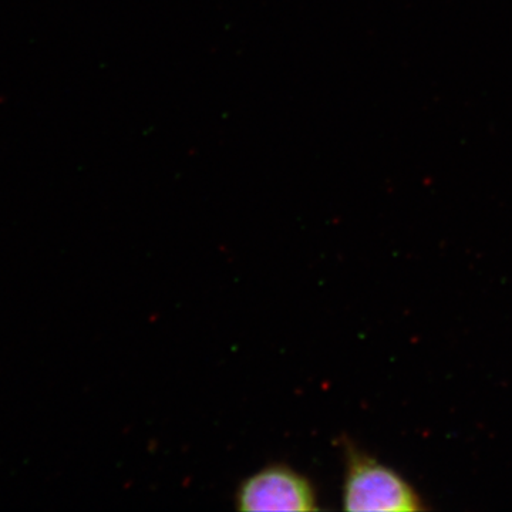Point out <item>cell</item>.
I'll return each mask as SVG.
<instances>
[{
  "instance_id": "2",
  "label": "cell",
  "mask_w": 512,
  "mask_h": 512,
  "mask_svg": "<svg viewBox=\"0 0 512 512\" xmlns=\"http://www.w3.org/2000/svg\"><path fill=\"white\" fill-rule=\"evenodd\" d=\"M239 511H318L315 488L308 478L285 464H272L239 485Z\"/></svg>"
},
{
  "instance_id": "1",
  "label": "cell",
  "mask_w": 512,
  "mask_h": 512,
  "mask_svg": "<svg viewBox=\"0 0 512 512\" xmlns=\"http://www.w3.org/2000/svg\"><path fill=\"white\" fill-rule=\"evenodd\" d=\"M346 476L343 508L346 511L417 512L427 510L423 498L406 478L375 457L345 441Z\"/></svg>"
}]
</instances>
